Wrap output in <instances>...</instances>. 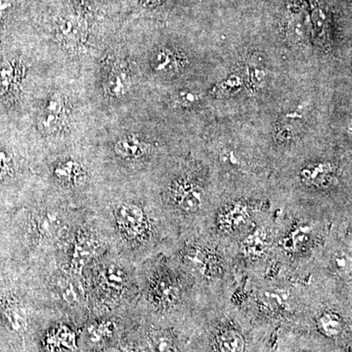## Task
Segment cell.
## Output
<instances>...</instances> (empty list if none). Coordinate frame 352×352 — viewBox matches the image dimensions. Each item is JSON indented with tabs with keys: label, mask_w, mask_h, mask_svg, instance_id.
Segmentation results:
<instances>
[{
	"label": "cell",
	"mask_w": 352,
	"mask_h": 352,
	"mask_svg": "<svg viewBox=\"0 0 352 352\" xmlns=\"http://www.w3.org/2000/svg\"><path fill=\"white\" fill-rule=\"evenodd\" d=\"M311 289L309 277L288 274L270 261L261 272L240 278L231 300L252 323L276 336L298 331Z\"/></svg>",
	"instance_id": "6da1fadb"
},
{
	"label": "cell",
	"mask_w": 352,
	"mask_h": 352,
	"mask_svg": "<svg viewBox=\"0 0 352 352\" xmlns=\"http://www.w3.org/2000/svg\"><path fill=\"white\" fill-rule=\"evenodd\" d=\"M182 57L168 48H162L154 53L151 60L152 68L159 74L175 73L183 65Z\"/></svg>",
	"instance_id": "d6986e66"
},
{
	"label": "cell",
	"mask_w": 352,
	"mask_h": 352,
	"mask_svg": "<svg viewBox=\"0 0 352 352\" xmlns=\"http://www.w3.org/2000/svg\"><path fill=\"white\" fill-rule=\"evenodd\" d=\"M200 99V95L195 94V92L186 91L185 90V91H180L177 94L175 102L182 106H193Z\"/></svg>",
	"instance_id": "f1b7e54d"
},
{
	"label": "cell",
	"mask_w": 352,
	"mask_h": 352,
	"mask_svg": "<svg viewBox=\"0 0 352 352\" xmlns=\"http://www.w3.org/2000/svg\"><path fill=\"white\" fill-rule=\"evenodd\" d=\"M310 283L309 302L295 333L329 352H352V300Z\"/></svg>",
	"instance_id": "52a82bcc"
},
{
	"label": "cell",
	"mask_w": 352,
	"mask_h": 352,
	"mask_svg": "<svg viewBox=\"0 0 352 352\" xmlns=\"http://www.w3.org/2000/svg\"><path fill=\"white\" fill-rule=\"evenodd\" d=\"M113 151L122 159L140 161L151 154L152 147L138 136L126 135L115 143Z\"/></svg>",
	"instance_id": "2e32d148"
},
{
	"label": "cell",
	"mask_w": 352,
	"mask_h": 352,
	"mask_svg": "<svg viewBox=\"0 0 352 352\" xmlns=\"http://www.w3.org/2000/svg\"><path fill=\"white\" fill-rule=\"evenodd\" d=\"M38 352H78L80 333L71 324L57 322L38 335Z\"/></svg>",
	"instance_id": "7c38bea8"
},
{
	"label": "cell",
	"mask_w": 352,
	"mask_h": 352,
	"mask_svg": "<svg viewBox=\"0 0 352 352\" xmlns=\"http://www.w3.org/2000/svg\"><path fill=\"white\" fill-rule=\"evenodd\" d=\"M311 22L315 36L322 43H326L329 36V19L326 11L320 6L312 8Z\"/></svg>",
	"instance_id": "603a6c76"
},
{
	"label": "cell",
	"mask_w": 352,
	"mask_h": 352,
	"mask_svg": "<svg viewBox=\"0 0 352 352\" xmlns=\"http://www.w3.org/2000/svg\"><path fill=\"white\" fill-rule=\"evenodd\" d=\"M54 175L58 179L73 182L82 176V166L75 161L62 162V163H59L55 166Z\"/></svg>",
	"instance_id": "cb8c5ba5"
},
{
	"label": "cell",
	"mask_w": 352,
	"mask_h": 352,
	"mask_svg": "<svg viewBox=\"0 0 352 352\" xmlns=\"http://www.w3.org/2000/svg\"><path fill=\"white\" fill-rule=\"evenodd\" d=\"M245 76L248 83L254 89L263 87L267 78L265 69L256 64H250L245 67Z\"/></svg>",
	"instance_id": "d4e9b609"
},
{
	"label": "cell",
	"mask_w": 352,
	"mask_h": 352,
	"mask_svg": "<svg viewBox=\"0 0 352 352\" xmlns=\"http://www.w3.org/2000/svg\"><path fill=\"white\" fill-rule=\"evenodd\" d=\"M132 330L149 352H188L186 332L168 322L138 311Z\"/></svg>",
	"instance_id": "8fae6325"
},
{
	"label": "cell",
	"mask_w": 352,
	"mask_h": 352,
	"mask_svg": "<svg viewBox=\"0 0 352 352\" xmlns=\"http://www.w3.org/2000/svg\"><path fill=\"white\" fill-rule=\"evenodd\" d=\"M63 221L56 212H45L38 219V229L43 237L55 238L61 231Z\"/></svg>",
	"instance_id": "7402d4cb"
},
{
	"label": "cell",
	"mask_w": 352,
	"mask_h": 352,
	"mask_svg": "<svg viewBox=\"0 0 352 352\" xmlns=\"http://www.w3.org/2000/svg\"><path fill=\"white\" fill-rule=\"evenodd\" d=\"M106 90L111 96L122 97L131 87V76L126 69L122 67H115L110 72L105 83Z\"/></svg>",
	"instance_id": "44dd1931"
},
{
	"label": "cell",
	"mask_w": 352,
	"mask_h": 352,
	"mask_svg": "<svg viewBox=\"0 0 352 352\" xmlns=\"http://www.w3.org/2000/svg\"><path fill=\"white\" fill-rule=\"evenodd\" d=\"M273 207L272 198L263 194L221 196L204 230L217 239L234 244Z\"/></svg>",
	"instance_id": "9c48e42d"
},
{
	"label": "cell",
	"mask_w": 352,
	"mask_h": 352,
	"mask_svg": "<svg viewBox=\"0 0 352 352\" xmlns=\"http://www.w3.org/2000/svg\"><path fill=\"white\" fill-rule=\"evenodd\" d=\"M310 281L340 298L352 300V219L335 222L315 261Z\"/></svg>",
	"instance_id": "ba28073f"
},
{
	"label": "cell",
	"mask_w": 352,
	"mask_h": 352,
	"mask_svg": "<svg viewBox=\"0 0 352 352\" xmlns=\"http://www.w3.org/2000/svg\"><path fill=\"white\" fill-rule=\"evenodd\" d=\"M12 170V160L4 150L0 149V178L6 177Z\"/></svg>",
	"instance_id": "f546056e"
},
{
	"label": "cell",
	"mask_w": 352,
	"mask_h": 352,
	"mask_svg": "<svg viewBox=\"0 0 352 352\" xmlns=\"http://www.w3.org/2000/svg\"><path fill=\"white\" fill-rule=\"evenodd\" d=\"M270 352H329L296 333H279L275 336Z\"/></svg>",
	"instance_id": "9a60e30c"
},
{
	"label": "cell",
	"mask_w": 352,
	"mask_h": 352,
	"mask_svg": "<svg viewBox=\"0 0 352 352\" xmlns=\"http://www.w3.org/2000/svg\"><path fill=\"white\" fill-rule=\"evenodd\" d=\"M59 36L65 43L76 45L82 43L85 38V28L82 21L75 17L65 18L58 27Z\"/></svg>",
	"instance_id": "ffe728a7"
},
{
	"label": "cell",
	"mask_w": 352,
	"mask_h": 352,
	"mask_svg": "<svg viewBox=\"0 0 352 352\" xmlns=\"http://www.w3.org/2000/svg\"><path fill=\"white\" fill-rule=\"evenodd\" d=\"M1 314L7 328L18 336H24L29 329V315L24 305L15 300L1 302Z\"/></svg>",
	"instance_id": "5bb4252c"
},
{
	"label": "cell",
	"mask_w": 352,
	"mask_h": 352,
	"mask_svg": "<svg viewBox=\"0 0 352 352\" xmlns=\"http://www.w3.org/2000/svg\"><path fill=\"white\" fill-rule=\"evenodd\" d=\"M186 333L188 352H270L275 339L252 323L231 296H199Z\"/></svg>",
	"instance_id": "7a4b0ae2"
},
{
	"label": "cell",
	"mask_w": 352,
	"mask_h": 352,
	"mask_svg": "<svg viewBox=\"0 0 352 352\" xmlns=\"http://www.w3.org/2000/svg\"><path fill=\"white\" fill-rule=\"evenodd\" d=\"M66 104L60 94L51 95L43 112L38 118V126L41 131L52 133L59 129L63 122Z\"/></svg>",
	"instance_id": "4fadbf2b"
},
{
	"label": "cell",
	"mask_w": 352,
	"mask_h": 352,
	"mask_svg": "<svg viewBox=\"0 0 352 352\" xmlns=\"http://www.w3.org/2000/svg\"><path fill=\"white\" fill-rule=\"evenodd\" d=\"M13 68L10 64L0 63V96L6 94L13 80Z\"/></svg>",
	"instance_id": "484cf974"
},
{
	"label": "cell",
	"mask_w": 352,
	"mask_h": 352,
	"mask_svg": "<svg viewBox=\"0 0 352 352\" xmlns=\"http://www.w3.org/2000/svg\"><path fill=\"white\" fill-rule=\"evenodd\" d=\"M274 210L276 239L270 261L288 274L309 277L337 221L282 206Z\"/></svg>",
	"instance_id": "277c9868"
},
{
	"label": "cell",
	"mask_w": 352,
	"mask_h": 352,
	"mask_svg": "<svg viewBox=\"0 0 352 352\" xmlns=\"http://www.w3.org/2000/svg\"><path fill=\"white\" fill-rule=\"evenodd\" d=\"M10 6L11 4L9 3V2L6 1V0H0V15H1L2 13L6 12Z\"/></svg>",
	"instance_id": "4dcf8cb0"
},
{
	"label": "cell",
	"mask_w": 352,
	"mask_h": 352,
	"mask_svg": "<svg viewBox=\"0 0 352 352\" xmlns=\"http://www.w3.org/2000/svg\"><path fill=\"white\" fill-rule=\"evenodd\" d=\"M102 284L106 289L116 294H122L132 286L131 274L118 264H111L101 275Z\"/></svg>",
	"instance_id": "e0dca14e"
},
{
	"label": "cell",
	"mask_w": 352,
	"mask_h": 352,
	"mask_svg": "<svg viewBox=\"0 0 352 352\" xmlns=\"http://www.w3.org/2000/svg\"><path fill=\"white\" fill-rule=\"evenodd\" d=\"M60 291H61V295L63 296L65 302L69 303V305H75L76 302H78V293H76V288L73 285L66 283V281H65L60 286Z\"/></svg>",
	"instance_id": "83f0119b"
},
{
	"label": "cell",
	"mask_w": 352,
	"mask_h": 352,
	"mask_svg": "<svg viewBox=\"0 0 352 352\" xmlns=\"http://www.w3.org/2000/svg\"><path fill=\"white\" fill-rule=\"evenodd\" d=\"M274 208L232 244L238 280L261 272L272 258L276 239Z\"/></svg>",
	"instance_id": "30bf717a"
},
{
	"label": "cell",
	"mask_w": 352,
	"mask_h": 352,
	"mask_svg": "<svg viewBox=\"0 0 352 352\" xmlns=\"http://www.w3.org/2000/svg\"><path fill=\"white\" fill-rule=\"evenodd\" d=\"M220 195L212 190L208 166L189 163L173 175L164 192V214L178 235L198 232L207 226Z\"/></svg>",
	"instance_id": "8992f818"
},
{
	"label": "cell",
	"mask_w": 352,
	"mask_h": 352,
	"mask_svg": "<svg viewBox=\"0 0 352 352\" xmlns=\"http://www.w3.org/2000/svg\"><path fill=\"white\" fill-rule=\"evenodd\" d=\"M141 314L168 322L186 332V324L199 302L195 279L170 254L149 258L141 270Z\"/></svg>",
	"instance_id": "3957f363"
},
{
	"label": "cell",
	"mask_w": 352,
	"mask_h": 352,
	"mask_svg": "<svg viewBox=\"0 0 352 352\" xmlns=\"http://www.w3.org/2000/svg\"><path fill=\"white\" fill-rule=\"evenodd\" d=\"M242 85V78L238 76H233L217 85V90L222 94H231L239 90Z\"/></svg>",
	"instance_id": "4316f807"
},
{
	"label": "cell",
	"mask_w": 352,
	"mask_h": 352,
	"mask_svg": "<svg viewBox=\"0 0 352 352\" xmlns=\"http://www.w3.org/2000/svg\"><path fill=\"white\" fill-rule=\"evenodd\" d=\"M170 256L195 279L200 295L232 298L238 281L232 244L201 230L180 236Z\"/></svg>",
	"instance_id": "5b68a950"
},
{
	"label": "cell",
	"mask_w": 352,
	"mask_h": 352,
	"mask_svg": "<svg viewBox=\"0 0 352 352\" xmlns=\"http://www.w3.org/2000/svg\"><path fill=\"white\" fill-rule=\"evenodd\" d=\"M98 250V244L92 238L80 236L74 244L72 252L71 268L76 273H80L90 258H94Z\"/></svg>",
	"instance_id": "ac0fdd59"
},
{
	"label": "cell",
	"mask_w": 352,
	"mask_h": 352,
	"mask_svg": "<svg viewBox=\"0 0 352 352\" xmlns=\"http://www.w3.org/2000/svg\"><path fill=\"white\" fill-rule=\"evenodd\" d=\"M146 4H155L157 3L160 0H144Z\"/></svg>",
	"instance_id": "1f68e13d"
}]
</instances>
